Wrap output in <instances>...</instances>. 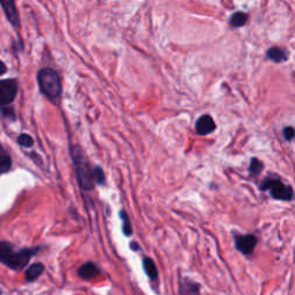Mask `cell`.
<instances>
[{
	"instance_id": "obj_17",
	"label": "cell",
	"mask_w": 295,
	"mask_h": 295,
	"mask_svg": "<svg viewBox=\"0 0 295 295\" xmlns=\"http://www.w3.org/2000/svg\"><path fill=\"white\" fill-rule=\"evenodd\" d=\"M92 177H93V181H96L99 186H103V184L105 183V174H104V171L102 170V167L99 166L93 167Z\"/></svg>"
},
{
	"instance_id": "obj_5",
	"label": "cell",
	"mask_w": 295,
	"mask_h": 295,
	"mask_svg": "<svg viewBox=\"0 0 295 295\" xmlns=\"http://www.w3.org/2000/svg\"><path fill=\"white\" fill-rule=\"evenodd\" d=\"M18 92V83L14 80L0 81V105L12 103Z\"/></svg>"
},
{
	"instance_id": "obj_19",
	"label": "cell",
	"mask_w": 295,
	"mask_h": 295,
	"mask_svg": "<svg viewBox=\"0 0 295 295\" xmlns=\"http://www.w3.org/2000/svg\"><path fill=\"white\" fill-rule=\"evenodd\" d=\"M18 143L25 148H30L33 146V140L28 134H21V135L18 137Z\"/></svg>"
},
{
	"instance_id": "obj_12",
	"label": "cell",
	"mask_w": 295,
	"mask_h": 295,
	"mask_svg": "<svg viewBox=\"0 0 295 295\" xmlns=\"http://www.w3.org/2000/svg\"><path fill=\"white\" fill-rule=\"evenodd\" d=\"M143 269L147 276L151 280H156L158 278V270L153 261L150 257H144L143 260Z\"/></svg>"
},
{
	"instance_id": "obj_2",
	"label": "cell",
	"mask_w": 295,
	"mask_h": 295,
	"mask_svg": "<svg viewBox=\"0 0 295 295\" xmlns=\"http://www.w3.org/2000/svg\"><path fill=\"white\" fill-rule=\"evenodd\" d=\"M72 159L80 187L87 192L93 189L95 181L92 177V169L90 167L88 160L86 159L85 153L79 146L72 148Z\"/></svg>"
},
{
	"instance_id": "obj_16",
	"label": "cell",
	"mask_w": 295,
	"mask_h": 295,
	"mask_svg": "<svg viewBox=\"0 0 295 295\" xmlns=\"http://www.w3.org/2000/svg\"><path fill=\"white\" fill-rule=\"evenodd\" d=\"M264 169V164L261 162L258 158H251L250 160V165H249V172L251 176H258L261 172H262Z\"/></svg>"
},
{
	"instance_id": "obj_6",
	"label": "cell",
	"mask_w": 295,
	"mask_h": 295,
	"mask_svg": "<svg viewBox=\"0 0 295 295\" xmlns=\"http://www.w3.org/2000/svg\"><path fill=\"white\" fill-rule=\"evenodd\" d=\"M234 242H236V248L240 251L241 254L248 255L253 254L257 244V237L254 234H244V236H236L234 237Z\"/></svg>"
},
{
	"instance_id": "obj_21",
	"label": "cell",
	"mask_w": 295,
	"mask_h": 295,
	"mask_svg": "<svg viewBox=\"0 0 295 295\" xmlns=\"http://www.w3.org/2000/svg\"><path fill=\"white\" fill-rule=\"evenodd\" d=\"M6 70H7V68H6L5 63L0 60V75H2V74L6 73Z\"/></svg>"
},
{
	"instance_id": "obj_3",
	"label": "cell",
	"mask_w": 295,
	"mask_h": 295,
	"mask_svg": "<svg viewBox=\"0 0 295 295\" xmlns=\"http://www.w3.org/2000/svg\"><path fill=\"white\" fill-rule=\"evenodd\" d=\"M37 80H38L39 89L48 98L51 100L59 98L62 91V85L58 73L55 69L49 67L41 69L37 75Z\"/></svg>"
},
{
	"instance_id": "obj_14",
	"label": "cell",
	"mask_w": 295,
	"mask_h": 295,
	"mask_svg": "<svg viewBox=\"0 0 295 295\" xmlns=\"http://www.w3.org/2000/svg\"><path fill=\"white\" fill-rule=\"evenodd\" d=\"M247 20H248V15L246 14V13L236 12L230 18L229 23H230L231 27H233V28H240V27L246 25Z\"/></svg>"
},
{
	"instance_id": "obj_7",
	"label": "cell",
	"mask_w": 295,
	"mask_h": 295,
	"mask_svg": "<svg viewBox=\"0 0 295 295\" xmlns=\"http://www.w3.org/2000/svg\"><path fill=\"white\" fill-rule=\"evenodd\" d=\"M195 129L199 135H209V134L214 132V129H216V122H214L212 117L209 115H204L200 117L199 120L196 121Z\"/></svg>"
},
{
	"instance_id": "obj_22",
	"label": "cell",
	"mask_w": 295,
	"mask_h": 295,
	"mask_svg": "<svg viewBox=\"0 0 295 295\" xmlns=\"http://www.w3.org/2000/svg\"><path fill=\"white\" fill-rule=\"evenodd\" d=\"M130 247H132V249H133V250H139V249H140V247L137 246V244H136L135 242H132V243H130Z\"/></svg>"
},
{
	"instance_id": "obj_11",
	"label": "cell",
	"mask_w": 295,
	"mask_h": 295,
	"mask_svg": "<svg viewBox=\"0 0 295 295\" xmlns=\"http://www.w3.org/2000/svg\"><path fill=\"white\" fill-rule=\"evenodd\" d=\"M266 58L273 62L280 63L287 60V52L278 46H272L266 51Z\"/></svg>"
},
{
	"instance_id": "obj_1",
	"label": "cell",
	"mask_w": 295,
	"mask_h": 295,
	"mask_svg": "<svg viewBox=\"0 0 295 295\" xmlns=\"http://www.w3.org/2000/svg\"><path fill=\"white\" fill-rule=\"evenodd\" d=\"M38 250L39 248H29V249L14 251L9 243L0 242V262L6 264L11 269L21 270Z\"/></svg>"
},
{
	"instance_id": "obj_9",
	"label": "cell",
	"mask_w": 295,
	"mask_h": 295,
	"mask_svg": "<svg viewBox=\"0 0 295 295\" xmlns=\"http://www.w3.org/2000/svg\"><path fill=\"white\" fill-rule=\"evenodd\" d=\"M0 5L4 7V11L6 13V15H7L9 22H11L13 26L20 27L19 13H18V9H16V7H15L14 2L13 1H0Z\"/></svg>"
},
{
	"instance_id": "obj_8",
	"label": "cell",
	"mask_w": 295,
	"mask_h": 295,
	"mask_svg": "<svg viewBox=\"0 0 295 295\" xmlns=\"http://www.w3.org/2000/svg\"><path fill=\"white\" fill-rule=\"evenodd\" d=\"M78 273H79V276L82 278V279L91 280V279H93V278H96L97 276H99L100 270L95 263L87 262L83 264V266H80Z\"/></svg>"
},
{
	"instance_id": "obj_10",
	"label": "cell",
	"mask_w": 295,
	"mask_h": 295,
	"mask_svg": "<svg viewBox=\"0 0 295 295\" xmlns=\"http://www.w3.org/2000/svg\"><path fill=\"white\" fill-rule=\"evenodd\" d=\"M180 295H200V285L189 279H183L180 285Z\"/></svg>"
},
{
	"instance_id": "obj_23",
	"label": "cell",
	"mask_w": 295,
	"mask_h": 295,
	"mask_svg": "<svg viewBox=\"0 0 295 295\" xmlns=\"http://www.w3.org/2000/svg\"><path fill=\"white\" fill-rule=\"evenodd\" d=\"M0 295H1V292H0Z\"/></svg>"
},
{
	"instance_id": "obj_13",
	"label": "cell",
	"mask_w": 295,
	"mask_h": 295,
	"mask_svg": "<svg viewBox=\"0 0 295 295\" xmlns=\"http://www.w3.org/2000/svg\"><path fill=\"white\" fill-rule=\"evenodd\" d=\"M44 271V266L42 263H35L28 267L26 272V278L28 281H32L38 278Z\"/></svg>"
},
{
	"instance_id": "obj_4",
	"label": "cell",
	"mask_w": 295,
	"mask_h": 295,
	"mask_svg": "<svg viewBox=\"0 0 295 295\" xmlns=\"http://www.w3.org/2000/svg\"><path fill=\"white\" fill-rule=\"evenodd\" d=\"M261 190H269L271 196L274 200L279 201H292L293 200L294 193L293 188L288 184H285L280 181L278 177H269L263 180V182L260 184Z\"/></svg>"
},
{
	"instance_id": "obj_18",
	"label": "cell",
	"mask_w": 295,
	"mask_h": 295,
	"mask_svg": "<svg viewBox=\"0 0 295 295\" xmlns=\"http://www.w3.org/2000/svg\"><path fill=\"white\" fill-rule=\"evenodd\" d=\"M12 160L5 153H0V174L7 172L11 169Z\"/></svg>"
},
{
	"instance_id": "obj_15",
	"label": "cell",
	"mask_w": 295,
	"mask_h": 295,
	"mask_svg": "<svg viewBox=\"0 0 295 295\" xmlns=\"http://www.w3.org/2000/svg\"><path fill=\"white\" fill-rule=\"evenodd\" d=\"M120 218L122 220V232L126 236H130L133 234V229H132V224H130L129 217L125 211L121 210L120 211Z\"/></svg>"
},
{
	"instance_id": "obj_20",
	"label": "cell",
	"mask_w": 295,
	"mask_h": 295,
	"mask_svg": "<svg viewBox=\"0 0 295 295\" xmlns=\"http://www.w3.org/2000/svg\"><path fill=\"white\" fill-rule=\"evenodd\" d=\"M283 135H284V139L285 140L288 141V142H291V141L293 140V137H294V129H293V127H286V128H284Z\"/></svg>"
}]
</instances>
